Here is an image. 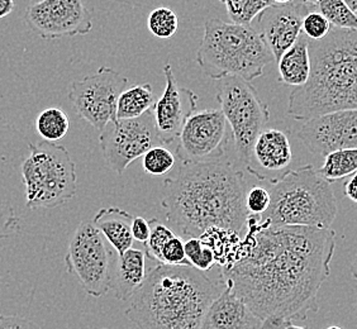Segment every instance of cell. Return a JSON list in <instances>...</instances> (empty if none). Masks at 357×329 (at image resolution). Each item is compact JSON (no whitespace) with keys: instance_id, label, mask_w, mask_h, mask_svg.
<instances>
[{"instance_id":"6da1fadb","label":"cell","mask_w":357,"mask_h":329,"mask_svg":"<svg viewBox=\"0 0 357 329\" xmlns=\"http://www.w3.org/2000/svg\"><path fill=\"white\" fill-rule=\"evenodd\" d=\"M243 257L223 268L220 279L234 289L261 329H285L319 310L318 293L331 275L336 232L331 228L270 226L248 215Z\"/></svg>"},{"instance_id":"7a4b0ae2","label":"cell","mask_w":357,"mask_h":329,"mask_svg":"<svg viewBox=\"0 0 357 329\" xmlns=\"http://www.w3.org/2000/svg\"><path fill=\"white\" fill-rule=\"evenodd\" d=\"M248 183L231 162L183 164L166 178L161 206L174 232L181 238L200 237L209 228L237 234L246 231Z\"/></svg>"},{"instance_id":"3957f363","label":"cell","mask_w":357,"mask_h":329,"mask_svg":"<svg viewBox=\"0 0 357 329\" xmlns=\"http://www.w3.org/2000/svg\"><path fill=\"white\" fill-rule=\"evenodd\" d=\"M226 288L192 265L158 262L128 300L126 316L137 329H199L206 309Z\"/></svg>"},{"instance_id":"277c9868","label":"cell","mask_w":357,"mask_h":329,"mask_svg":"<svg viewBox=\"0 0 357 329\" xmlns=\"http://www.w3.org/2000/svg\"><path fill=\"white\" fill-rule=\"evenodd\" d=\"M310 79L290 93L289 116L305 122L357 108V29H331L322 40H310Z\"/></svg>"},{"instance_id":"5b68a950","label":"cell","mask_w":357,"mask_h":329,"mask_svg":"<svg viewBox=\"0 0 357 329\" xmlns=\"http://www.w3.org/2000/svg\"><path fill=\"white\" fill-rule=\"evenodd\" d=\"M197 61L213 80L237 76L254 82L275 59L260 32L251 24L209 20L204 24Z\"/></svg>"},{"instance_id":"8992f818","label":"cell","mask_w":357,"mask_h":329,"mask_svg":"<svg viewBox=\"0 0 357 329\" xmlns=\"http://www.w3.org/2000/svg\"><path fill=\"white\" fill-rule=\"evenodd\" d=\"M266 220L270 226L331 228L337 201L331 184L312 164L284 174L271 181Z\"/></svg>"},{"instance_id":"52a82bcc","label":"cell","mask_w":357,"mask_h":329,"mask_svg":"<svg viewBox=\"0 0 357 329\" xmlns=\"http://www.w3.org/2000/svg\"><path fill=\"white\" fill-rule=\"evenodd\" d=\"M29 153L22 162L28 209L56 208L75 197V162L61 144L42 141L28 144Z\"/></svg>"},{"instance_id":"ba28073f","label":"cell","mask_w":357,"mask_h":329,"mask_svg":"<svg viewBox=\"0 0 357 329\" xmlns=\"http://www.w3.org/2000/svg\"><path fill=\"white\" fill-rule=\"evenodd\" d=\"M217 102L229 124L237 158L256 176L252 151L256 138L266 128L270 119L268 104L262 102L251 82L237 76L218 80Z\"/></svg>"},{"instance_id":"9c48e42d","label":"cell","mask_w":357,"mask_h":329,"mask_svg":"<svg viewBox=\"0 0 357 329\" xmlns=\"http://www.w3.org/2000/svg\"><path fill=\"white\" fill-rule=\"evenodd\" d=\"M118 254L93 222L83 220L69 242L65 265L86 294L100 298L112 290Z\"/></svg>"},{"instance_id":"30bf717a","label":"cell","mask_w":357,"mask_h":329,"mask_svg":"<svg viewBox=\"0 0 357 329\" xmlns=\"http://www.w3.org/2000/svg\"><path fill=\"white\" fill-rule=\"evenodd\" d=\"M128 84L126 76L102 66L96 74L71 84L70 102L79 117L102 133L107 124L117 119L118 98Z\"/></svg>"},{"instance_id":"8fae6325","label":"cell","mask_w":357,"mask_h":329,"mask_svg":"<svg viewBox=\"0 0 357 329\" xmlns=\"http://www.w3.org/2000/svg\"><path fill=\"white\" fill-rule=\"evenodd\" d=\"M232 137L222 109L195 110L180 130L176 158L183 164L220 161Z\"/></svg>"},{"instance_id":"7c38bea8","label":"cell","mask_w":357,"mask_h":329,"mask_svg":"<svg viewBox=\"0 0 357 329\" xmlns=\"http://www.w3.org/2000/svg\"><path fill=\"white\" fill-rule=\"evenodd\" d=\"M99 144L107 164L118 175H122L135 160L162 144L151 109L141 117L109 122L99 136Z\"/></svg>"},{"instance_id":"4fadbf2b","label":"cell","mask_w":357,"mask_h":329,"mask_svg":"<svg viewBox=\"0 0 357 329\" xmlns=\"http://www.w3.org/2000/svg\"><path fill=\"white\" fill-rule=\"evenodd\" d=\"M29 29L43 40L88 35L93 28V13L84 0H38L24 13Z\"/></svg>"},{"instance_id":"5bb4252c","label":"cell","mask_w":357,"mask_h":329,"mask_svg":"<svg viewBox=\"0 0 357 329\" xmlns=\"http://www.w3.org/2000/svg\"><path fill=\"white\" fill-rule=\"evenodd\" d=\"M298 138L307 150L326 156L344 148H357V108L337 110L305 121L298 130Z\"/></svg>"},{"instance_id":"9a60e30c","label":"cell","mask_w":357,"mask_h":329,"mask_svg":"<svg viewBox=\"0 0 357 329\" xmlns=\"http://www.w3.org/2000/svg\"><path fill=\"white\" fill-rule=\"evenodd\" d=\"M162 71L165 75V90L153 104L152 113L161 144H169L178 139L186 119L197 110L199 98L192 90L178 85L170 63H166Z\"/></svg>"},{"instance_id":"2e32d148","label":"cell","mask_w":357,"mask_h":329,"mask_svg":"<svg viewBox=\"0 0 357 329\" xmlns=\"http://www.w3.org/2000/svg\"><path fill=\"white\" fill-rule=\"evenodd\" d=\"M313 8L301 0L288 4H273L256 20L259 32L278 61L282 54L291 47L303 33V20Z\"/></svg>"},{"instance_id":"e0dca14e","label":"cell","mask_w":357,"mask_h":329,"mask_svg":"<svg viewBox=\"0 0 357 329\" xmlns=\"http://www.w3.org/2000/svg\"><path fill=\"white\" fill-rule=\"evenodd\" d=\"M260 324V319L226 284L206 309L199 329H257Z\"/></svg>"},{"instance_id":"ac0fdd59","label":"cell","mask_w":357,"mask_h":329,"mask_svg":"<svg viewBox=\"0 0 357 329\" xmlns=\"http://www.w3.org/2000/svg\"><path fill=\"white\" fill-rule=\"evenodd\" d=\"M146 261V250L131 247L123 254H118L112 280V290L117 299L128 302L132 295L142 286L147 276Z\"/></svg>"},{"instance_id":"d6986e66","label":"cell","mask_w":357,"mask_h":329,"mask_svg":"<svg viewBox=\"0 0 357 329\" xmlns=\"http://www.w3.org/2000/svg\"><path fill=\"white\" fill-rule=\"evenodd\" d=\"M252 156L265 171L282 172L287 170L293 160L288 135L280 130L265 128L256 138Z\"/></svg>"},{"instance_id":"ffe728a7","label":"cell","mask_w":357,"mask_h":329,"mask_svg":"<svg viewBox=\"0 0 357 329\" xmlns=\"http://www.w3.org/2000/svg\"><path fill=\"white\" fill-rule=\"evenodd\" d=\"M133 215L119 208H103L93 218V224L103 234L118 254H123L133 245Z\"/></svg>"},{"instance_id":"44dd1931","label":"cell","mask_w":357,"mask_h":329,"mask_svg":"<svg viewBox=\"0 0 357 329\" xmlns=\"http://www.w3.org/2000/svg\"><path fill=\"white\" fill-rule=\"evenodd\" d=\"M279 80L289 86H302L310 75V38L302 33L278 60Z\"/></svg>"},{"instance_id":"7402d4cb","label":"cell","mask_w":357,"mask_h":329,"mask_svg":"<svg viewBox=\"0 0 357 329\" xmlns=\"http://www.w3.org/2000/svg\"><path fill=\"white\" fill-rule=\"evenodd\" d=\"M155 104L150 84H139L122 91L118 98L117 119H133L144 116Z\"/></svg>"},{"instance_id":"603a6c76","label":"cell","mask_w":357,"mask_h":329,"mask_svg":"<svg viewBox=\"0 0 357 329\" xmlns=\"http://www.w3.org/2000/svg\"><path fill=\"white\" fill-rule=\"evenodd\" d=\"M357 171V148H344L330 152L324 156L318 174L328 183L349 178Z\"/></svg>"},{"instance_id":"cb8c5ba5","label":"cell","mask_w":357,"mask_h":329,"mask_svg":"<svg viewBox=\"0 0 357 329\" xmlns=\"http://www.w3.org/2000/svg\"><path fill=\"white\" fill-rule=\"evenodd\" d=\"M70 119L68 114L56 107L42 110L36 119V130L43 141L57 142L68 135Z\"/></svg>"},{"instance_id":"d4e9b609","label":"cell","mask_w":357,"mask_h":329,"mask_svg":"<svg viewBox=\"0 0 357 329\" xmlns=\"http://www.w3.org/2000/svg\"><path fill=\"white\" fill-rule=\"evenodd\" d=\"M225 3L231 22L251 24L266 9L273 6L271 0H220Z\"/></svg>"},{"instance_id":"484cf974","label":"cell","mask_w":357,"mask_h":329,"mask_svg":"<svg viewBox=\"0 0 357 329\" xmlns=\"http://www.w3.org/2000/svg\"><path fill=\"white\" fill-rule=\"evenodd\" d=\"M317 8L332 26L341 29H357V15L346 0H321Z\"/></svg>"},{"instance_id":"4316f807","label":"cell","mask_w":357,"mask_h":329,"mask_svg":"<svg viewBox=\"0 0 357 329\" xmlns=\"http://www.w3.org/2000/svg\"><path fill=\"white\" fill-rule=\"evenodd\" d=\"M147 28L158 38H170L178 32V15L170 8H156L147 17Z\"/></svg>"},{"instance_id":"83f0119b","label":"cell","mask_w":357,"mask_h":329,"mask_svg":"<svg viewBox=\"0 0 357 329\" xmlns=\"http://www.w3.org/2000/svg\"><path fill=\"white\" fill-rule=\"evenodd\" d=\"M185 247L186 259L192 268H198L203 273H208L209 270L217 265L213 250L206 245L199 237H190L184 242Z\"/></svg>"},{"instance_id":"f1b7e54d","label":"cell","mask_w":357,"mask_h":329,"mask_svg":"<svg viewBox=\"0 0 357 329\" xmlns=\"http://www.w3.org/2000/svg\"><path fill=\"white\" fill-rule=\"evenodd\" d=\"M142 158L144 171L153 176L166 175L167 172L172 171L174 164L176 162L175 155L162 144H158L150 148Z\"/></svg>"},{"instance_id":"f546056e","label":"cell","mask_w":357,"mask_h":329,"mask_svg":"<svg viewBox=\"0 0 357 329\" xmlns=\"http://www.w3.org/2000/svg\"><path fill=\"white\" fill-rule=\"evenodd\" d=\"M149 223H150L151 232H150L149 240L144 243V248L149 257H151L152 260L161 262L162 248L165 246L166 242L170 240L172 236H175V234L172 228L164 226L156 218L149 220Z\"/></svg>"},{"instance_id":"4dcf8cb0","label":"cell","mask_w":357,"mask_h":329,"mask_svg":"<svg viewBox=\"0 0 357 329\" xmlns=\"http://www.w3.org/2000/svg\"><path fill=\"white\" fill-rule=\"evenodd\" d=\"M330 21L321 12L310 10L303 20L302 31L310 41L322 40L331 32Z\"/></svg>"},{"instance_id":"1f68e13d","label":"cell","mask_w":357,"mask_h":329,"mask_svg":"<svg viewBox=\"0 0 357 329\" xmlns=\"http://www.w3.org/2000/svg\"><path fill=\"white\" fill-rule=\"evenodd\" d=\"M270 201H271L270 192L264 186H252L251 189H248L246 209H248V215L261 217L262 214L268 212Z\"/></svg>"},{"instance_id":"d6a6232c","label":"cell","mask_w":357,"mask_h":329,"mask_svg":"<svg viewBox=\"0 0 357 329\" xmlns=\"http://www.w3.org/2000/svg\"><path fill=\"white\" fill-rule=\"evenodd\" d=\"M180 236H172L161 252V262L167 265H190L186 259L185 247Z\"/></svg>"},{"instance_id":"836d02e7","label":"cell","mask_w":357,"mask_h":329,"mask_svg":"<svg viewBox=\"0 0 357 329\" xmlns=\"http://www.w3.org/2000/svg\"><path fill=\"white\" fill-rule=\"evenodd\" d=\"M0 329H41L36 323L18 316H0Z\"/></svg>"},{"instance_id":"e575fe53","label":"cell","mask_w":357,"mask_h":329,"mask_svg":"<svg viewBox=\"0 0 357 329\" xmlns=\"http://www.w3.org/2000/svg\"><path fill=\"white\" fill-rule=\"evenodd\" d=\"M150 223L149 220H144L142 217H135L132 222V234L135 240H138L139 243H146L150 237Z\"/></svg>"},{"instance_id":"d590c367","label":"cell","mask_w":357,"mask_h":329,"mask_svg":"<svg viewBox=\"0 0 357 329\" xmlns=\"http://www.w3.org/2000/svg\"><path fill=\"white\" fill-rule=\"evenodd\" d=\"M344 194L351 201L357 204V171L344 183Z\"/></svg>"},{"instance_id":"8d00e7d4","label":"cell","mask_w":357,"mask_h":329,"mask_svg":"<svg viewBox=\"0 0 357 329\" xmlns=\"http://www.w3.org/2000/svg\"><path fill=\"white\" fill-rule=\"evenodd\" d=\"M14 0H0V20L6 18L14 10Z\"/></svg>"},{"instance_id":"74e56055","label":"cell","mask_w":357,"mask_h":329,"mask_svg":"<svg viewBox=\"0 0 357 329\" xmlns=\"http://www.w3.org/2000/svg\"><path fill=\"white\" fill-rule=\"evenodd\" d=\"M351 274L354 276V279L357 280V254L356 257L352 261V265H351Z\"/></svg>"},{"instance_id":"f35d334b","label":"cell","mask_w":357,"mask_h":329,"mask_svg":"<svg viewBox=\"0 0 357 329\" xmlns=\"http://www.w3.org/2000/svg\"><path fill=\"white\" fill-rule=\"evenodd\" d=\"M302 3H304V4H307L308 7L310 8H317V6H318V3L321 1V0H301Z\"/></svg>"},{"instance_id":"ab89813d","label":"cell","mask_w":357,"mask_h":329,"mask_svg":"<svg viewBox=\"0 0 357 329\" xmlns=\"http://www.w3.org/2000/svg\"><path fill=\"white\" fill-rule=\"evenodd\" d=\"M347 4L350 6L351 9L355 12L357 15V0H346Z\"/></svg>"},{"instance_id":"60d3db41","label":"cell","mask_w":357,"mask_h":329,"mask_svg":"<svg viewBox=\"0 0 357 329\" xmlns=\"http://www.w3.org/2000/svg\"><path fill=\"white\" fill-rule=\"evenodd\" d=\"M273 1V4H279V6H282V4H288V3H291L293 0H271Z\"/></svg>"},{"instance_id":"b9f144b4","label":"cell","mask_w":357,"mask_h":329,"mask_svg":"<svg viewBox=\"0 0 357 329\" xmlns=\"http://www.w3.org/2000/svg\"><path fill=\"white\" fill-rule=\"evenodd\" d=\"M285 329H308L307 328V327H303V326H296V324H293V323H291V324H290V326H288V327H287V328Z\"/></svg>"},{"instance_id":"7bdbcfd3","label":"cell","mask_w":357,"mask_h":329,"mask_svg":"<svg viewBox=\"0 0 357 329\" xmlns=\"http://www.w3.org/2000/svg\"><path fill=\"white\" fill-rule=\"evenodd\" d=\"M327 329H344L341 328V327H338V326H331V327H328Z\"/></svg>"},{"instance_id":"ee69618b","label":"cell","mask_w":357,"mask_h":329,"mask_svg":"<svg viewBox=\"0 0 357 329\" xmlns=\"http://www.w3.org/2000/svg\"><path fill=\"white\" fill-rule=\"evenodd\" d=\"M103 329H107V328H103Z\"/></svg>"},{"instance_id":"f6af8a7d","label":"cell","mask_w":357,"mask_h":329,"mask_svg":"<svg viewBox=\"0 0 357 329\" xmlns=\"http://www.w3.org/2000/svg\"><path fill=\"white\" fill-rule=\"evenodd\" d=\"M356 308H357V305H356Z\"/></svg>"},{"instance_id":"bcb514c9","label":"cell","mask_w":357,"mask_h":329,"mask_svg":"<svg viewBox=\"0 0 357 329\" xmlns=\"http://www.w3.org/2000/svg\"></svg>"}]
</instances>
